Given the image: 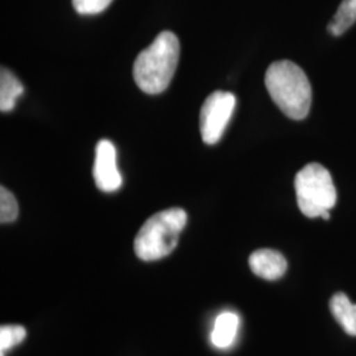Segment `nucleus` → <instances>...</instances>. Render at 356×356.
<instances>
[{
    "label": "nucleus",
    "mask_w": 356,
    "mask_h": 356,
    "mask_svg": "<svg viewBox=\"0 0 356 356\" xmlns=\"http://www.w3.org/2000/svg\"><path fill=\"white\" fill-rule=\"evenodd\" d=\"M266 86L273 102L294 120L305 119L312 107V86L305 72L292 61H276L268 67Z\"/></svg>",
    "instance_id": "obj_1"
},
{
    "label": "nucleus",
    "mask_w": 356,
    "mask_h": 356,
    "mask_svg": "<svg viewBox=\"0 0 356 356\" xmlns=\"http://www.w3.org/2000/svg\"><path fill=\"white\" fill-rule=\"evenodd\" d=\"M179 41L172 32H161L152 44L141 51L134 64V78L147 94H160L168 89L176 73Z\"/></svg>",
    "instance_id": "obj_2"
},
{
    "label": "nucleus",
    "mask_w": 356,
    "mask_h": 356,
    "mask_svg": "<svg viewBox=\"0 0 356 356\" xmlns=\"http://www.w3.org/2000/svg\"><path fill=\"white\" fill-rule=\"evenodd\" d=\"M186 222L188 216L179 207H172L148 218L135 238V254L144 261H156L172 254Z\"/></svg>",
    "instance_id": "obj_3"
},
{
    "label": "nucleus",
    "mask_w": 356,
    "mask_h": 356,
    "mask_svg": "<svg viewBox=\"0 0 356 356\" xmlns=\"http://www.w3.org/2000/svg\"><path fill=\"white\" fill-rule=\"evenodd\" d=\"M297 204L307 218H318L337 204V189L330 172L318 163L304 166L294 178Z\"/></svg>",
    "instance_id": "obj_4"
},
{
    "label": "nucleus",
    "mask_w": 356,
    "mask_h": 356,
    "mask_svg": "<svg viewBox=\"0 0 356 356\" xmlns=\"http://www.w3.org/2000/svg\"><path fill=\"white\" fill-rule=\"evenodd\" d=\"M236 107V97L227 91H214L204 101L200 114V128L206 144H216L229 126Z\"/></svg>",
    "instance_id": "obj_5"
},
{
    "label": "nucleus",
    "mask_w": 356,
    "mask_h": 356,
    "mask_svg": "<svg viewBox=\"0 0 356 356\" xmlns=\"http://www.w3.org/2000/svg\"><path fill=\"white\" fill-rule=\"evenodd\" d=\"M92 176L99 191L114 193L120 189L123 178L116 164V149L113 141L101 140L97 144Z\"/></svg>",
    "instance_id": "obj_6"
},
{
    "label": "nucleus",
    "mask_w": 356,
    "mask_h": 356,
    "mask_svg": "<svg viewBox=\"0 0 356 356\" xmlns=\"http://www.w3.org/2000/svg\"><path fill=\"white\" fill-rule=\"evenodd\" d=\"M248 264L256 276L268 281L279 280L288 269L284 254L269 248H261L252 252L248 259Z\"/></svg>",
    "instance_id": "obj_7"
},
{
    "label": "nucleus",
    "mask_w": 356,
    "mask_h": 356,
    "mask_svg": "<svg viewBox=\"0 0 356 356\" xmlns=\"http://www.w3.org/2000/svg\"><path fill=\"white\" fill-rule=\"evenodd\" d=\"M241 318L234 312H223L216 318L211 331V342L218 348H229L235 342Z\"/></svg>",
    "instance_id": "obj_8"
},
{
    "label": "nucleus",
    "mask_w": 356,
    "mask_h": 356,
    "mask_svg": "<svg viewBox=\"0 0 356 356\" xmlns=\"http://www.w3.org/2000/svg\"><path fill=\"white\" fill-rule=\"evenodd\" d=\"M330 312L350 337H356V304H353L344 293H335L331 297Z\"/></svg>",
    "instance_id": "obj_9"
},
{
    "label": "nucleus",
    "mask_w": 356,
    "mask_h": 356,
    "mask_svg": "<svg viewBox=\"0 0 356 356\" xmlns=\"http://www.w3.org/2000/svg\"><path fill=\"white\" fill-rule=\"evenodd\" d=\"M24 86L13 74L6 67L0 70V110L1 113H8L13 110L17 99L23 95Z\"/></svg>",
    "instance_id": "obj_10"
},
{
    "label": "nucleus",
    "mask_w": 356,
    "mask_h": 356,
    "mask_svg": "<svg viewBox=\"0 0 356 356\" xmlns=\"http://www.w3.org/2000/svg\"><path fill=\"white\" fill-rule=\"evenodd\" d=\"M356 22V0H342L334 17L329 23V32L334 36H341Z\"/></svg>",
    "instance_id": "obj_11"
},
{
    "label": "nucleus",
    "mask_w": 356,
    "mask_h": 356,
    "mask_svg": "<svg viewBox=\"0 0 356 356\" xmlns=\"http://www.w3.org/2000/svg\"><path fill=\"white\" fill-rule=\"evenodd\" d=\"M26 337V330L20 325H7L0 327V350L4 351L22 343Z\"/></svg>",
    "instance_id": "obj_12"
},
{
    "label": "nucleus",
    "mask_w": 356,
    "mask_h": 356,
    "mask_svg": "<svg viewBox=\"0 0 356 356\" xmlns=\"http://www.w3.org/2000/svg\"><path fill=\"white\" fill-rule=\"evenodd\" d=\"M19 216V204L11 191L0 188V222L11 223Z\"/></svg>",
    "instance_id": "obj_13"
},
{
    "label": "nucleus",
    "mask_w": 356,
    "mask_h": 356,
    "mask_svg": "<svg viewBox=\"0 0 356 356\" xmlns=\"http://www.w3.org/2000/svg\"><path fill=\"white\" fill-rule=\"evenodd\" d=\"M113 3V0H73V7L81 15L101 13Z\"/></svg>",
    "instance_id": "obj_14"
}]
</instances>
